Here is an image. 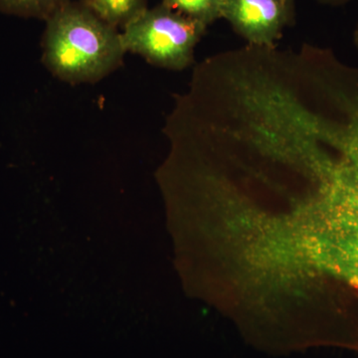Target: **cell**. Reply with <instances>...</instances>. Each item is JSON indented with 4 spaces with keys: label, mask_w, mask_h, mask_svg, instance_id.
Listing matches in <instances>:
<instances>
[{
    "label": "cell",
    "mask_w": 358,
    "mask_h": 358,
    "mask_svg": "<svg viewBox=\"0 0 358 358\" xmlns=\"http://www.w3.org/2000/svg\"><path fill=\"white\" fill-rule=\"evenodd\" d=\"M45 22L42 59L61 81L95 83L122 65L127 51L119 28L81 2L73 0Z\"/></svg>",
    "instance_id": "6da1fadb"
},
{
    "label": "cell",
    "mask_w": 358,
    "mask_h": 358,
    "mask_svg": "<svg viewBox=\"0 0 358 358\" xmlns=\"http://www.w3.org/2000/svg\"><path fill=\"white\" fill-rule=\"evenodd\" d=\"M206 30L207 26L160 3L143 9L121 33L127 52L157 67L181 71L194 62L195 48Z\"/></svg>",
    "instance_id": "7a4b0ae2"
},
{
    "label": "cell",
    "mask_w": 358,
    "mask_h": 358,
    "mask_svg": "<svg viewBox=\"0 0 358 358\" xmlns=\"http://www.w3.org/2000/svg\"><path fill=\"white\" fill-rule=\"evenodd\" d=\"M292 17V0H224L222 18L250 46L275 48Z\"/></svg>",
    "instance_id": "3957f363"
},
{
    "label": "cell",
    "mask_w": 358,
    "mask_h": 358,
    "mask_svg": "<svg viewBox=\"0 0 358 358\" xmlns=\"http://www.w3.org/2000/svg\"><path fill=\"white\" fill-rule=\"evenodd\" d=\"M96 15L117 28L124 27L131 18L148 7V0H78Z\"/></svg>",
    "instance_id": "277c9868"
},
{
    "label": "cell",
    "mask_w": 358,
    "mask_h": 358,
    "mask_svg": "<svg viewBox=\"0 0 358 358\" xmlns=\"http://www.w3.org/2000/svg\"><path fill=\"white\" fill-rule=\"evenodd\" d=\"M73 0H0V13L46 21Z\"/></svg>",
    "instance_id": "5b68a950"
},
{
    "label": "cell",
    "mask_w": 358,
    "mask_h": 358,
    "mask_svg": "<svg viewBox=\"0 0 358 358\" xmlns=\"http://www.w3.org/2000/svg\"><path fill=\"white\" fill-rule=\"evenodd\" d=\"M162 3L207 27L222 18L224 0H162Z\"/></svg>",
    "instance_id": "8992f818"
},
{
    "label": "cell",
    "mask_w": 358,
    "mask_h": 358,
    "mask_svg": "<svg viewBox=\"0 0 358 358\" xmlns=\"http://www.w3.org/2000/svg\"><path fill=\"white\" fill-rule=\"evenodd\" d=\"M320 1L324 2V3L333 4V6H339V4L345 3L350 0H320Z\"/></svg>",
    "instance_id": "52a82bcc"
},
{
    "label": "cell",
    "mask_w": 358,
    "mask_h": 358,
    "mask_svg": "<svg viewBox=\"0 0 358 358\" xmlns=\"http://www.w3.org/2000/svg\"><path fill=\"white\" fill-rule=\"evenodd\" d=\"M355 46H357V48L358 49V26L355 33Z\"/></svg>",
    "instance_id": "ba28073f"
}]
</instances>
